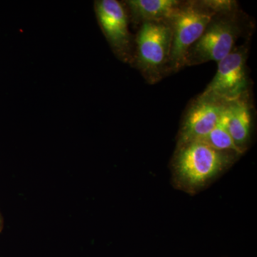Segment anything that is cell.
I'll return each instance as SVG.
<instances>
[{
    "label": "cell",
    "instance_id": "1",
    "mask_svg": "<svg viewBox=\"0 0 257 257\" xmlns=\"http://www.w3.org/2000/svg\"><path fill=\"white\" fill-rule=\"evenodd\" d=\"M235 1L202 0L182 2L168 20L172 28V44L169 72H177L185 67L190 47L202 36L211 19Z\"/></svg>",
    "mask_w": 257,
    "mask_h": 257
},
{
    "label": "cell",
    "instance_id": "2",
    "mask_svg": "<svg viewBox=\"0 0 257 257\" xmlns=\"http://www.w3.org/2000/svg\"><path fill=\"white\" fill-rule=\"evenodd\" d=\"M243 20V15L238 10L236 2L218 12L200 38L189 49L185 67L223 60L236 47L235 44L242 35Z\"/></svg>",
    "mask_w": 257,
    "mask_h": 257
},
{
    "label": "cell",
    "instance_id": "3",
    "mask_svg": "<svg viewBox=\"0 0 257 257\" xmlns=\"http://www.w3.org/2000/svg\"><path fill=\"white\" fill-rule=\"evenodd\" d=\"M238 155L218 151L200 142L180 145L173 160L176 179L185 188H199L231 165Z\"/></svg>",
    "mask_w": 257,
    "mask_h": 257
},
{
    "label": "cell",
    "instance_id": "4",
    "mask_svg": "<svg viewBox=\"0 0 257 257\" xmlns=\"http://www.w3.org/2000/svg\"><path fill=\"white\" fill-rule=\"evenodd\" d=\"M136 44L137 67L147 83L157 84L170 73L172 31L168 20L141 24Z\"/></svg>",
    "mask_w": 257,
    "mask_h": 257
},
{
    "label": "cell",
    "instance_id": "5",
    "mask_svg": "<svg viewBox=\"0 0 257 257\" xmlns=\"http://www.w3.org/2000/svg\"><path fill=\"white\" fill-rule=\"evenodd\" d=\"M247 44L235 47L219 61L214 78L203 94L215 96L229 102L248 93V78L246 72Z\"/></svg>",
    "mask_w": 257,
    "mask_h": 257
},
{
    "label": "cell",
    "instance_id": "6",
    "mask_svg": "<svg viewBox=\"0 0 257 257\" xmlns=\"http://www.w3.org/2000/svg\"><path fill=\"white\" fill-rule=\"evenodd\" d=\"M226 101L202 94L192 101L179 130L177 147L197 141L213 130L224 116Z\"/></svg>",
    "mask_w": 257,
    "mask_h": 257
},
{
    "label": "cell",
    "instance_id": "7",
    "mask_svg": "<svg viewBox=\"0 0 257 257\" xmlns=\"http://www.w3.org/2000/svg\"><path fill=\"white\" fill-rule=\"evenodd\" d=\"M96 13L101 28L113 49L125 60H133L128 17L123 5L116 0H100L96 3Z\"/></svg>",
    "mask_w": 257,
    "mask_h": 257
},
{
    "label": "cell",
    "instance_id": "8",
    "mask_svg": "<svg viewBox=\"0 0 257 257\" xmlns=\"http://www.w3.org/2000/svg\"><path fill=\"white\" fill-rule=\"evenodd\" d=\"M248 93L239 99L229 101L226 109V123L236 146L243 152L251 137L252 114Z\"/></svg>",
    "mask_w": 257,
    "mask_h": 257
},
{
    "label": "cell",
    "instance_id": "9",
    "mask_svg": "<svg viewBox=\"0 0 257 257\" xmlns=\"http://www.w3.org/2000/svg\"><path fill=\"white\" fill-rule=\"evenodd\" d=\"M134 21L153 23L170 20L180 5L178 0H128L126 2Z\"/></svg>",
    "mask_w": 257,
    "mask_h": 257
},
{
    "label": "cell",
    "instance_id": "10",
    "mask_svg": "<svg viewBox=\"0 0 257 257\" xmlns=\"http://www.w3.org/2000/svg\"><path fill=\"white\" fill-rule=\"evenodd\" d=\"M197 142L205 144L218 151L234 152L237 155L243 153L236 146L230 135L226 123V111L215 127L205 137L197 140Z\"/></svg>",
    "mask_w": 257,
    "mask_h": 257
},
{
    "label": "cell",
    "instance_id": "11",
    "mask_svg": "<svg viewBox=\"0 0 257 257\" xmlns=\"http://www.w3.org/2000/svg\"><path fill=\"white\" fill-rule=\"evenodd\" d=\"M2 228H3V225H2L1 216H0V231H1Z\"/></svg>",
    "mask_w": 257,
    "mask_h": 257
}]
</instances>
